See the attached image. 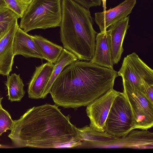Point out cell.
Instances as JSON below:
<instances>
[{
	"label": "cell",
	"mask_w": 153,
	"mask_h": 153,
	"mask_svg": "<svg viewBox=\"0 0 153 153\" xmlns=\"http://www.w3.org/2000/svg\"><path fill=\"white\" fill-rule=\"evenodd\" d=\"M7 7V4L3 0H0V7Z\"/></svg>",
	"instance_id": "obj_24"
},
{
	"label": "cell",
	"mask_w": 153,
	"mask_h": 153,
	"mask_svg": "<svg viewBox=\"0 0 153 153\" xmlns=\"http://www.w3.org/2000/svg\"><path fill=\"white\" fill-rule=\"evenodd\" d=\"M5 84L7 89L8 100L12 102L20 101L24 97L25 91L20 75L14 73L9 75Z\"/></svg>",
	"instance_id": "obj_18"
},
{
	"label": "cell",
	"mask_w": 153,
	"mask_h": 153,
	"mask_svg": "<svg viewBox=\"0 0 153 153\" xmlns=\"http://www.w3.org/2000/svg\"><path fill=\"white\" fill-rule=\"evenodd\" d=\"M143 93L148 100L153 104V83L143 81Z\"/></svg>",
	"instance_id": "obj_22"
},
{
	"label": "cell",
	"mask_w": 153,
	"mask_h": 153,
	"mask_svg": "<svg viewBox=\"0 0 153 153\" xmlns=\"http://www.w3.org/2000/svg\"><path fill=\"white\" fill-rule=\"evenodd\" d=\"M16 19L6 34L0 40V74L8 76L12 70L15 56L13 53V41L19 26Z\"/></svg>",
	"instance_id": "obj_11"
},
{
	"label": "cell",
	"mask_w": 153,
	"mask_h": 153,
	"mask_svg": "<svg viewBox=\"0 0 153 153\" xmlns=\"http://www.w3.org/2000/svg\"><path fill=\"white\" fill-rule=\"evenodd\" d=\"M60 41L64 48L78 59L90 61L95 51L97 34L88 10L73 0H62Z\"/></svg>",
	"instance_id": "obj_3"
},
{
	"label": "cell",
	"mask_w": 153,
	"mask_h": 153,
	"mask_svg": "<svg viewBox=\"0 0 153 153\" xmlns=\"http://www.w3.org/2000/svg\"><path fill=\"white\" fill-rule=\"evenodd\" d=\"M90 62L103 67L113 69L110 31L108 29L97 34L94 56Z\"/></svg>",
	"instance_id": "obj_13"
},
{
	"label": "cell",
	"mask_w": 153,
	"mask_h": 153,
	"mask_svg": "<svg viewBox=\"0 0 153 153\" xmlns=\"http://www.w3.org/2000/svg\"><path fill=\"white\" fill-rule=\"evenodd\" d=\"M20 17L6 7H0V40L8 32L15 21Z\"/></svg>",
	"instance_id": "obj_19"
},
{
	"label": "cell",
	"mask_w": 153,
	"mask_h": 153,
	"mask_svg": "<svg viewBox=\"0 0 153 153\" xmlns=\"http://www.w3.org/2000/svg\"><path fill=\"white\" fill-rule=\"evenodd\" d=\"M21 18L19 26L26 33L59 27L62 0H32Z\"/></svg>",
	"instance_id": "obj_4"
},
{
	"label": "cell",
	"mask_w": 153,
	"mask_h": 153,
	"mask_svg": "<svg viewBox=\"0 0 153 153\" xmlns=\"http://www.w3.org/2000/svg\"><path fill=\"white\" fill-rule=\"evenodd\" d=\"M117 72L79 59L65 67L50 94L55 105L74 109L85 106L113 88Z\"/></svg>",
	"instance_id": "obj_2"
},
{
	"label": "cell",
	"mask_w": 153,
	"mask_h": 153,
	"mask_svg": "<svg viewBox=\"0 0 153 153\" xmlns=\"http://www.w3.org/2000/svg\"><path fill=\"white\" fill-rule=\"evenodd\" d=\"M70 118L55 104L34 106L13 120L8 136L14 147L79 148L82 141L78 128Z\"/></svg>",
	"instance_id": "obj_1"
},
{
	"label": "cell",
	"mask_w": 153,
	"mask_h": 153,
	"mask_svg": "<svg viewBox=\"0 0 153 153\" xmlns=\"http://www.w3.org/2000/svg\"><path fill=\"white\" fill-rule=\"evenodd\" d=\"M14 121L8 112L0 105V136L8 130H11Z\"/></svg>",
	"instance_id": "obj_21"
},
{
	"label": "cell",
	"mask_w": 153,
	"mask_h": 153,
	"mask_svg": "<svg viewBox=\"0 0 153 153\" xmlns=\"http://www.w3.org/2000/svg\"><path fill=\"white\" fill-rule=\"evenodd\" d=\"M123 80V93L131 106L133 129L147 130L153 126V104L143 94L129 82Z\"/></svg>",
	"instance_id": "obj_6"
},
{
	"label": "cell",
	"mask_w": 153,
	"mask_h": 153,
	"mask_svg": "<svg viewBox=\"0 0 153 153\" xmlns=\"http://www.w3.org/2000/svg\"><path fill=\"white\" fill-rule=\"evenodd\" d=\"M26 1H29L30 2L32 0H25Z\"/></svg>",
	"instance_id": "obj_26"
},
{
	"label": "cell",
	"mask_w": 153,
	"mask_h": 153,
	"mask_svg": "<svg viewBox=\"0 0 153 153\" xmlns=\"http://www.w3.org/2000/svg\"><path fill=\"white\" fill-rule=\"evenodd\" d=\"M132 111L123 92L114 100L105 124V131L116 138H123L133 130Z\"/></svg>",
	"instance_id": "obj_5"
},
{
	"label": "cell",
	"mask_w": 153,
	"mask_h": 153,
	"mask_svg": "<svg viewBox=\"0 0 153 153\" xmlns=\"http://www.w3.org/2000/svg\"><path fill=\"white\" fill-rule=\"evenodd\" d=\"M120 92L112 88L86 106V111L90 120V126L98 131H105V123L111 107Z\"/></svg>",
	"instance_id": "obj_8"
},
{
	"label": "cell",
	"mask_w": 153,
	"mask_h": 153,
	"mask_svg": "<svg viewBox=\"0 0 153 153\" xmlns=\"http://www.w3.org/2000/svg\"><path fill=\"white\" fill-rule=\"evenodd\" d=\"M136 0H125L115 7L94 14V20L100 31L106 30L110 26L126 18L131 12Z\"/></svg>",
	"instance_id": "obj_9"
},
{
	"label": "cell",
	"mask_w": 153,
	"mask_h": 153,
	"mask_svg": "<svg viewBox=\"0 0 153 153\" xmlns=\"http://www.w3.org/2000/svg\"><path fill=\"white\" fill-rule=\"evenodd\" d=\"M78 128L82 141L79 148L91 147L95 144L105 143L115 138L105 131H98L89 126Z\"/></svg>",
	"instance_id": "obj_15"
},
{
	"label": "cell",
	"mask_w": 153,
	"mask_h": 153,
	"mask_svg": "<svg viewBox=\"0 0 153 153\" xmlns=\"http://www.w3.org/2000/svg\"><path fill=\"white\" fill-rule=\"evenodd\" d=\"M32 36L44 59L48 62L54 64L62 52V47L52 42L41 35H35Z\"/></svg>",
	"instance_id": "obj_16"
},
{
	"label": "cell",
	"mask_w": 153,
	"mask_h": 153,
	"mask_svg": "<svg viewBox=\"0 0 153 153\" xmlns=\"http://www.w3.org/2000/svg\"><path fill=\"white\" fill-rule=\"evenodd\" d=\"M129 17L116 22L108 27L110 31L111 55L114 65L120 61L124 51L123 44L127 31L130 27Z\"/></svg>",
	"instance_id": "obj_14"
},
{
	"label": "cell",
	"mask_w": 153,
	"mask_h": 153,
	"mask_svg": "<svg viewBox=\"0 0 153 153\" xmlns=\"http://www.w3.org/2000/svg\"><path fill=\"white\" fill-rule=\"evenodd\" d=\"M117 73L122 79L129 82L142 93L143 80L153 83V70L135 52L124 57Z\"/></svg>",
	"instance_id": "obj_7"
},
{
	"label": "cell",
	"mask_w": 153,
	"mask_h": 153,
	"mask_svg": "<svg viewBox=\"0 0 153 153\" xmlns=\"http://www.w3.org/2000/svg\"><path fill=\"white\" fill-rule=\"evenodd\" d=\"M78 59L77 57L73 53L65 48L63 49L57 60L54 64L53 71L45 91V97L50 93L53 83L64 68Z\"/></svg>",
	"instance_id": "obj_17"
},
{
	"label": "cell",
	"mask_w": 153,
	"mask_h": 153,
	"mask_svg": "<svg viewBox=\"0 0 153 153\" xmlns=\"http://www.w3.org/2000/svg\"><path fill=\"white\" fill-rule=\"evenodd\" d=\"M13 53L15 56L22 55L26 58L33 57L41 59L44 58L34 42L32 36L18 27L13 41Z\"/></svg>",
	"instance_id": "obj_12"
},
{
	"label": "cell",
	"mask_w": 153,
	"mask_h": 153,
	"mask_svg": "<svg viewBox=\"0 0 153 153\" xmlns=\"http://www.w3.org/2000/svg\"><path fill=\"white\" fill-rule=\"evenodd\" d=\"M3 98L1 97L0 96V105L1 104V102Z\"/></svg>",
	"instance_id": "obj_25"
},
{
	"label": "cell",
	"mask_w": 153,
	"mask_h": 153,
	"mask_svg": "<svg viewBox=\"0 0 153 153\" xmlns=\"http://www.w3.org/2000/svg\"><path fill=\"white\" fill-rule=\"evenodd\" d=\"M7 7L18 15L20 17L22 16L30 2L25 0H3Z\"/></svg>",
	"instance_id": "obj_20"
},
{
	"label": "cell",
	"mask_w": 153,
	"mask_h": 153,
	"mask_svg": "<svg viewBox=\"0 0 153 153\" xmlns=\"http://www.w3.org/2000/svg\"><path fill=\"white\" fill-rule=\"evenodd\" d=\"M54 65V64L48 62L36 67L28 85L27 93L29 98L39 99L46 98L45 91Z\"/></svg>",
	"instance_id": "obj_10"
},
{
	"label": "cell",
	"mask_w": 153,
	"mask_h": 153,
	"mask_svg": "<svg viewBox=\"0 0 153 153\" xmlns=\"http://www.w3.org/2000/svg\"><path fill=\"white\" fill-rule=\"evenodd\" d=\"M86 9L89 10L91 7L100 6L102 0H73Z\"/></svg>",
	"instance_id": "obj_23"
}]
</instances>
